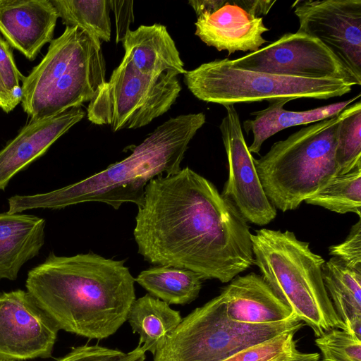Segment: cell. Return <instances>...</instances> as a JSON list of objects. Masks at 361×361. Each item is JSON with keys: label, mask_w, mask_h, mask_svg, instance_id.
Masks as SVG:
<instances>
[{"label": "cell", "mask_w": 361, "mask_h": 361, "mask_svg": "<svg viewBox=\"0 0 361 361\" xmlns=\"http://www.w3.org/2000/svg\"><path fill=\"white\" fill-rule=\"evenodd\" d=\"M133 231L138 253L154 265L228 283L254 264L247 220L215 185L189 167L151 180Z\"/></svg>", "instance_id": "6da1fadb"}, {"label": "cell", "mask_w": 361, "mask_h": 361, "mask_svg": "<svg viewBox=\"0 0 361 361\" xmlns=\"http://www.w3.org/2000/svg\"><path fill=\"white\" fill-rule=\"evenodd\" d=\"M135 281L124 261L50 252L29 271L25 287L59 330L102 340L127 321Z\"/></svg>", "instance_id": "7a4b0ae2"}, {"label": "cell", "mask_w": 361, "mask_h": 361, "mask_svg": "<svg viewBox=\"0 0 361 361\" xmlns=\"http://www.w3.org/2000/svg\"><path fill=\"white\" fill-rule=\"evenodd\" d=\"M203 113L182 114L159 126L124 159L80 181L45 193L8 198L10 214L38 208L61 209L88 202L118 209L126 202L138 207L145 188L154 178L180 171L188 145L205 123Z\"/></svg>", "instance_id": "3957f363"}, {"label": "cell", "mask_w": 361, "mask_h": 361, "mask_svg": "<svg viewBox=\"0 0 361 361\" xmlns=\"http://www.w3.org/2000/svg\"><path fill=\"white\" fill-rule=\"evenodd\" d=\"M101 45L78 26H66L52 39L42 60L23 80L21 103L30 121L56 116L94 97L106 82Z\"/></svg>", "instance_id": "277c9868"}, {"label": "cell", "mask_w": 361, "mask_h": 361, "mask_svg": "<svg viewBox=\"0 0 361 361\" xmlns=\"http://www.w3.org/2000/svg\"><path fill=\"white\" fill-rule=\"evenodd\" d=\"M254 264L276 295L316 337L345 329L324 286L323 257L293 232L262 228L251 234Z\"/></svg>", "instance_id": "5b68a950"}, {"label": "cell", "mask_w": 361, "mask_h": 361, "mask_svg": "<svg viewBox=\"0 0 361 361\" xmlns=\"http://www.w3.org/2000/svg\"><path fill=\"white\" fill-rule=\"evenodd\" d=\"M345 109L275 142L266 154L254 159L264 191L275 208L295 209L338 175L336 149Z\"/></svg>", "instance_id": "8992f818"}, {"label": "cell", "mask_w": 361, "mask_h": 361, "mask_svg": "<svg viewBox=\"0 0 361 361\" xmlns=\"http://www.w3.org/2000/svg\"><path fill=\"white\" fill-rule=\"evenodd\" d=\"M200 100L221 105L277 99H328L350 92L353 84L338 79H310L257 72L231 66L228 59L201 64L183 74Z\"/></svg>", "instance_id": "52a82bcc"}, {"label": "cell", "mask_w": 361, "mask_h": 361, "mask_svg": "<svg viewBox=\"0 0 361 361\" xmlns=\"http://www.w3.org/2000/svg\"><path fill=\"white\" fill-rule=\"evenodd\" d=\"M303 325L298 318L259 324L233 321L219 295L182 318L154 361H222L285 332L298 331Z\"/></svg>", "instance_id": "ba28073f"}, {"label": "cell", "mask_w": 361, "mask_h": 361, "mask_svg": "<svg viewBox=\"0 0 361 361\" xmlns=\"http://www.w3.org/2000/svg\"><path fill=\"white\" fill-rule=\"evenodd\" d=\"M177 76L173 72L142 74L124 56L89 102L87 118L94 124L110 126L114 132L145 126L176 102L181 90Z\"/></svg>", "instance_id": "9c48e42d"}, {"label": "cell", "mask_w": 361, "mask_h": 361, "mask_svg": "<svg viewBox=\"0 0 361 361\" xmlns=\"http://www.w3.org/2000/svg\"><path fill=\"white\" fill-rule=\"evenodd\" d=\"M231 66L252 71L310 79H338L360 85L353 74L319 40L296 32L238 59Z\"/></svg>", "instance_id": "30bf717a"}, {"label": "cell", "mask_w": 361, "mask_h": 361, "mask_svg": "<svg viewBox=\"0 0 361 361\" xmlns=\"http://www.w3.org/2000/svg\"><path fill=\"white\" fill-rule=\"evenodd\" d=\"M297 32L319 40L361 82V1H296Z\"/></svg>", "instance_id": "8fae6325"}, {"label": "cell", "mask_w": 361, "mask_h": 361, "mask_svg": "<svg viewBox=\"0 0 361 361\" xmlns=\"http://www.w3.org/2000/svg\"><path fill=\"white\" fill-rule=\"evenodd\" d=\"M224 107L226 114L219 128L228 159V178L221 195L234 204L247 221L268 224L276 216V209L264 191L238 111L233 104Z\"/></svg>", "instance_id": "7c38bea8"}, {"label": "cell", "mask_w": 361, "mask_h": 361, "mask_svg": "<svg viewBox=\"0 0 361 361\" xmlns=\"http://www.w3.org/2000/svg\"><path fill=\"white\" fill-rule=\"evenodd\" d=\"M59 331L27 291L0 293V357L13 360L49 357Z\"/></svg>", "instance_id": "4fadbf2b"}, {"label": "cell", "mask_w": 361, "mask_h": 361, "mask_svg": "<svg viewBox=\"0 0 361 361\" xmlns=\"http://www.w3.org/2000/svg\"><path fill=\"white\" fill-rule=\"evenodd\" d=\"M58 18L49 0H0V32L29 60L52 41Z\"/></svg>", "instance_id": "5bb4252c"}, {"label": "cell", "mask_w": 361, "mask_h": 361, "mask_svg": "<svg viewBox=\"0 0 361 361\" xmlns=\"http://www.w3.org/2000/svg\"><path fill=\"white\" fill-rule=\"evenodd\" d=\"M195 25V34L203 42L228 55L256 51L267 42L262 34L269 31L262 17L250 14L235 1H226L216 11L197 16Z\"/></svg>", "instance_id": "9a60e30c"}, {"label": "cell", "mask_w": 361, "mask_h": 361, "mask_svg": "<svg viewBox=\"0 0 361 361\" xmlns=\"http://www.w3.org/2000/svg\"><path fill=\"white\" fill-rule=\"evenodd\" d=\"M85 115L83 109L78 106L51 118L30 121L0 150V190H4L16 173L44 154Z\"/></svg>", "instance_id": "2e32d148"}, {"label": "cell", "mask_w": 361, "mask_h": 361, "mask_svg": "<svg viewBox=\"0 0 361 361\" xmlns=\"http://www.w3.org/2000/svg\"><path fill=\"white\" fill-rule=\"evenodd\" d=\"M219 296L227 317L235 322L259 324L298 318L262 276L254 272L235 276Z\"/></svg>", "instance_id": "e0dca14e"}, {"label": "cell", "mask_w": 361, "mask_h": 361, "mask_svg": "<svg viewBox=\"0 0 361 361\" xmlns=\"http://www.w3.org/2000/svg\"><path fill=\"white\" fill-rule=\"evenodd\" d=\"M46 221L30 214H0V279L15 280L44 243Z\"/></svg>", "instance_id": "ac0fdd59"}, {"label": "cell", "mask_w": 361, "mask_h": 361, "mask_svg": "<svg viewBox=\"0 0 361 361\" xmlns=\"http://www.w3.org/2000/svg\"><path fill=\"white\" fill-rule=\"evenodd\" d=\"M127 56L140 73L159 75L166 72L184 74V63L164 25H140L129 30L123 39Z\"/></svg>", "instance_id": "d6986e66"}, {"label": "cell", "mask_w": 361, "mask_h": 361, "mask_svg": "<svg viewBox=\"0 0 361 361\" xmlns=\"http://www.w3.org/2000/svg\"><path fill=\"white\" fill-rule=\"evenodd\" d=\"M360 97V94L348 100L300 111L283 109V106L291 101L289 99L269 102L267 108L250 114L255 118L243 122L245 133L248 135L252 132L253 135L248 149L250 153L258 154L263 142L276 133L289 127L311 124L334 116Z\"/></svg>", "instance_id": "ffe728a7"}, {"label": "cell", "mask_w": 361, "mask_h": 361, "mask_svg": "<svg viewBox=\"0 0 361 361\" xmlns=\"http://www.w3.org/2000/svg\"><path fill=\"white\" fill-rule=\"evenodd\" d=\"M324 286L346 331L361 338V271L332 257L322 267Z\"/></svg>", "instance_id": "44dd1931"}, {"label": "cell", "mask_w": 361, "mask_h": 361, "mask_svg": "<svg viewBox=\"0 0 361 361\" xmlns=\"http://www.w3.org/2000/svg\"><path fill=\"white\" fill-rule=\"evenodd\" d=\"M133 333L140 336L138 344L153 355L165 344L182 320L178 311L149 294L135 299L127 317Z\"/></svg>", "instance_id": "7402d4cb"}, {"label": "cell", "mask_w": 361, "mask_h": 361, "mask_svg": "<svg viewBox=\"0 0 361 361\" xmlns=\"http://www.w3.org/2000/svg\"><path fill=\"white\" fill-rule=\"evenodd\" d=\"M135 281L169 305H185L197 298L202 279L190 270L158 265L142 271Z\"/></svg>", "instance_id": "603a6c76"}, {"label": "cell", "mask_w": 361, "mask_h": 361, "mask_svg": "<svg viewBox=\"0 0 361 361\" xmlns=\"http://www.w3.org/2000/svg\"><path fill=\"white\" fill-rule=\"evenodd\" d=\"M59 17L68 27H80L98 39L111 40L109 0H51Z\"/></svg>", "instance_id": "cb8c5ba5"}, {"label": "cell", "mask_w": 361, "mask_h": 361, "mask_svg": "<svg viewBox=\"0 0 361 361\" xmlns=\"http://www.w3.org/2000/svg\"><path fill=\"white\" fill-rule=\"evenodd\" d=\"M305 202L338 214L354 213L360 218L361 166L337 175L324 189Z\"/></svg>", "instance_id": "d4e9b609"}, {"label": "cell", "mask_w": 361, "mask_h": 361, "mask_svg": "<svg viewBox=\"0 0 361 361\" xmlns=\"http://www.w3.org/2000/svg\"><path fill=\"white\" fill-rule=\"evenodd\" d=\"M338 132L336 160L338 175L361 166V102L346 107Z\"/></svg>", "instance_id": "484cf974"}, {"label": "cell", "mask_w": 361, "mask_h": 361, "mask_svg": "<svg viewBox=\"0 0 361 361\" xmlns=\"http://www.w3.org/2000/svg\"><path fill=\"white\" fill-rule=\"evenodd\" d=\"M298 331L285 332L270 340L246 348L222 361H285L299 356Z\"/></svg>", "instance_id": "4316f807"}, {"label": "cell", "mask_w": 361, "mask_h": 361, "mask_svg": "<svg viewBox=\"0 0 361 361\" xmlns=\"http://www.w3.org/2000/svg\"><path fill=\"white\" fill-rule=\"evenodd\" d=\"M323 361H361V338L342 329H332L315 339Z\"/></svg>", "instance_id": "83f0119b"}, {"label": "cell", "mask_w": 361, "mask_h": 361, "mask_svg": "<svg viewBox=\"0 0 361 361\" xmlns=\"http://www.w3.org/2000/svg\"><path fill=\"white\" fill-rule=\"evenodd\" d=\"M145 351L140 345L128 353L98 345L73 348L57 361H145Z\"/></svg>", "instance_id": "f1b7e54d"}, {"label": "cell", "mask_w": 361, "mask_h": 361, "mask_svg": "<svg viewBox=\"0 0 361 361\" xmlns=\"http://www.w3.org/2000/svg\"><path fill=\"white\" fill-rule=\"evenodd\" d=\"M23 76L18 69L8 43L0 36V78L5 89L18 104L21 102L20 81Z\"/></svg>", "instance_id": "f546056e"}, {"label": "cell", "mask_w": 361, "mask_h": 361, "mask_svg": "<svg viewBox=\"0 0 361 361\" xmlns=\"http://www.w3.org/2000/svg\"><path fill=\"white\" fill-rule=\"evenodd\" d=\"M329 255L338 257L350 268L361 271V220L354 224L341 243L331 245Z\"/></svg>", "instance_id": "4dcf8cb0"}, {"label": "cell", "mask_w": 361, "mask_h": 361, "mask_svg": "<svg viewBox=\"0 0 361 361\" xmlns=\"http://www.w3.org/2000/svg\"><path fill=\"white\" fill-rule=\"evenodd\" d=\"M133 4L132 1H110L111 9L114 13L116 22L117 42L123 41L130 30V24L133 21Z\"/></svg>", "instance_id": "1f68e13d"}, {"label": "cell", "mask_w": 361, "mask_h": 361, "mask_svg": "<svg viewBox=\"0 0 361 361\" xmlns=\"http://www.w3.org/2000/svg\"><path fill=\"white\" fill-rule=\"evenodd\" d=\"M235 1L248 13L256 17L267 15L276 3V1L269 0H238Z\"/></svg>", "instance_id": "d6a6232c"}, {"label": "cell", "mask_w": 361, "mask_h": 361, "mask_svg": "<svg viewBox=\"0 0 361 361\" xmlns=\"http://www.w3.org/2000/svg\"><path fill=\"white\" fill-rule=\"evenodd\" d=\"M224 0H190L188 4L195 11L197 16L212 13L220 8L226 2Z\"/></svg>", "instance_id": "836d02e7"}, {"label": "cell", "mask_w": 361, "mask_h": 361, "mask_svg": "<svg viewBox=\"0 0 361 361\" xmlns=\"http://www.w3.org/2000/svg\"><path fill=\"white\" fill-rule=\"evenodd\" d=\"M18 104L7 92L0 78V107L6 113L12 111Z\"/></svg>", "instance_id": "e575fe53"}, {"label": "cell", "mask_w": 361, "mask_h": 361, "mask_svg": "<svg viewBox=\"0 0 361 361\" xmlns=\"http://www.w3.org/2000/svg\"><path fill=\"white\" fill-rule=\"evenodd\" d=\"M320 355L318 353H302L295 358L285 361H319Z\"/></svg>", "instance_id": "d590c367"}, {"label": "cell", "mask_w": 361, "mask_h": 361, "mask_svg": "<svg viewBox=\"0 0 361 361\" xmlns=\"http://www.w3.org/2000/svg\"><path fill=\"white\" fill-rule=\"evenodd\" d=\"M0 361H15V360L0 357Z\"/></svg>", "instance_id": "8d00e7d4"}]
</instances>
